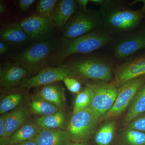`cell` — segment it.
Instances as JSON below:
<instances>
[{"label": "cell", "instance_id": "cell-1", "mask_svg": "<svg viewBox=\"0 0 145 145\" xmlns=\"http://www.w3.org/2000/svg\"><path fill=\"white\" fill-rule=\"evenodd\" d=\"M113 39L111 35L101 27L74 39L63 37L49 61L54 63H61L71 54L90 53L105 46Z\"/></svg>", "mask_w": 145, "mask_h": 145}, {"label": "cell", "instance_id": "cell-2", "mask_svg": "<svg viewBox=\"0 0 145 145\" xmlns=\"http://www.w3.org/2000/svg\"><path fill=\"white\" fill-rule=\"evenodd\" d=\"M99 11L103 25L109 34L131 32L140 25L144 18L139 10L129 9L109 0Z\"/></svg>", "mask_w": 145, "mask_h": 145}, {"label": "cell", "instance_id": "cell-3", "mask_svg": "<svg viewBox=\"0 0 145 145\" xmlns=\"http://www.w3.org/2000/svg\"><path fill=\"white\" fill-rule=\"evenodd\" d=\"M61 39L36 42L18 54V63L29 75H36L46 67L50 57L59 45Z\"/></svg>", "mask_w": 145, "mask_h": 145}, {"label": "cell", "instance_id": "cell-4", "mask_svg": "<svg viewBox=\"0 0 145 145\" xmlns=\"http://www.w3.org/2000/svg\"><path fill=\"white\" fill-rule=\"evenodd\" d=\"M72 77L111 82L114 76L110 63L98 58H88L66 64Z\"/></svg>", "mask_w": 145, "mask_h": 145}, {"label": "cell", "instance_id": "cell-5", "mask_svg": "<svg viewBox=\"0 0 145 145\" xmlns=\"http://www.w3.org/2000/svg\"><path fill=\"white\" fill-rule=\"evenodd\" d=\"M103 22L99 11L79 8L64 27L63 35L74 39L101 28Z\"/></svg>", "mask_w": 145, "mask_h": 145}, {"label": "cell", "instance_id": "cell-6", "mask_svg": "<svg viewBox=\"0 0 145 145\" xmlns=\"http://www.w3.org/2000/svg\"><path fill=\"white\" fill-rule=\"evenodd\" d=\"M86 86L93 90L94 96L90 108L100 122L105 114L111 108L116 101L117 88L112 82L92 81Z\"/></svg>", "mask_w": 145, "mask_h": 145}, {"label": "cell", "instance_id": "cell-7", "mask_svg": "<svg viewBox=\"0 0 145 145\" xmlns=\"http://www.w3.org/2000/svg\"><path fill=\"white\" fill-rule=\"evenodd\" d=\"M99 123L91 109H86L73 114L67 130L72 142L88 143Z\"/></svg>", "mask_w": 145, "mask_h": 145}, {"label": "cell", "instance_id": "cell-8", "mask_svg": "<svg viewBox=\"0 0 145 145\" xmlns=\"http://www.w3.org/2000/svg\"><path fill=\"white\" fill-rule=\"evenodd\" d=\"M145 83V75L133 78L122 84L117 88V98L114 105L99 122L119 117L123 113Z\"/></svg>", "mask_w": 145, "mask_h": 145}, {"label": "cell", "instance_id": "cell-9", "mask_svg": "<svg viewBox=\"0 0 145 145\" xmlns=\"http://www.w3.org/2000/svg\"><path fill=\"white\" fill-rule=\"evenodd\" d=\"M19 24L31 40L36 42L52 39L55 30V25L50 18L37 14L24 18Z\"/></svg>", "mask_w": 145, "mask_h": 145}, {"label": "cell", "instance_id": "cell-10", "mask_svg": "<svg viewBox=\"0 0 145 145\" xmlns=\"http://www.w3.org/2000/svg\"><path fill=\"white\" fill-rule=\"evenodd\" d=\"M69 77H72V74L66 64L58 67L47 66L36 75L24 79L19 86L22 89L27 90L63 81Z\"/></svg>", "mask_w": 145, "mask_h": 145}, {"label": "cell", "instance_id": "cell-11", "mask_svg": "<svg viewBox=\"0 0 145 145\" xmlns=\"http://www.w3.org/2000/svg\"><path fill=\"white\" fill-rule=\"evenodd\" d=\"M145 75V54L130 57L116 66L112 82L117 88L126 81Z\"/></svg>", "mask_w": 145, "mask_h": 145}, {"label": "cell", "instance_id": "cell-12", "mask_svg": "<svg viewBox=\"0 0 145 145\" xmlns=\"http://www.w3.org/2000/svg\"><path fill=\"white\" fill-rule=\"evenodd\" d=\"M144 48H145V29L129 34L119 40L114 45V54L118 59H123Z\"/></svg>", "mask_w": 145, "mask_h": 145}, {"label": "cell", "instance_id": "cell-13", "mask_svg": "<svg viewBox=\"0 0 145 145\" xmlns=\"http://www.w3.org/2000/svg\"><path fill=\"white\" fill-rule=\"evenodd\" d=\"M28 74L18 62L6 63L0 67V86L8 89L19 86Z\"/></svg>", "mask_w": 145, "mask_h": 145}, {"label": "cell", "instance_id": "cell-14", "mask_svg": "<svg viewBox=\"0 0 145 145\" xmlns=\"http://www.w3.org/2000/svg\"><path fill=\"white\" fill-rule=\"evenodd\" d=\"M79 7L77 1H58L50 19L58 28H64L71 18L78 11Z\"/></svg>", "mask_w": 145, "mask_h": 145}, {"label": "cell", "instance_id": "cell-15", "mask_svg": "<svg viewBox=\"0 0 145 145\" xmlns=\"http://www.w3.org/2000/svg\"><path fill=\"white\" fill-rule=\"evenodd\" d=\"M38 145H69L72 142L67 130L41 129L34 138Z\"/></svg>", "mask_w": 145, "mask_h": 145}, {"label": "cell", "instance_id": "cell-16", "mask_svg": "<svg viewBox=\"0 0 145 145\" xmlns=\"http://www.w3.org/2000/svg\"><path fill=\"white\" fill-rule=\"evenodd\" d=\"M30 113L29 107L23 106L5 114V137L9 138L15 131L25 124Z\"/></svg>", "mask_w": 145, "mask_h": 145}, {"label": "cell", "instance_id": "cell-17", "mask_svg": "<svg viewBox=\"0 0 145 145\" xmlns=\"http://www.w3.org/2000/svg\"><path fill=\"white\" fill-rule=\"evenodd\" d=\"M1 41L13 45L25 43L31 40L19 23L7 24L0 29Z\"/></svg>", "mask_w": 145, "mask_h": 145}, {"label": "cell", "instance_id": "cell-18", "mask_svg": "<svg viewBox=\"0 0 145 145\" xmlns=\"http://www.w3.org/2000/svg\"><path fill=\"white\" fill-rule=\"evenodd\" d=\"M56 83L42 87L37 95L54 104L63 111L66 107L65 88Z\"/></svg>", "mask_w": 145, "mask_h": 145}, {"label": "cell", "instance_id": "cell-19", "mask_svg": "<svg viewBox=\"0 0 145 145\" xmlns=\"http://www.w3.org/2000/svg\"><path fill=\"white\" fill-rule=\"evenodd\" d=\"M145 112V83L136 93L129 106L123 119L124 125H127L135 117Z\"/></svg>", "mask_w": 145, "mask_h": 145}, {"label": "cell", "instance_id": "cell-20", "mask_svg": "<svg viewBox=\"0 0 145 145\" xmlns=\"http://www.w3.org/2000/svg\"><path fill=\"white\" fill-rule=\"evenodd\" d=\"M41 129L34 122L25 123L9 137V143L15 145L32 140Z\"/></svg>", "mask_w": 145, "mask_h": 145}, {"label": "cell", "instance_id": "cell-21", "mask_svg": "<svg viewBox=\"0 0 145 145\" xmlns=\"http://www.w3.org/2000/svg\"><path fill=\"white\" fill-rule=\"evenodd\" d=\"M66 119L65 112L60 111L48 116L36 117L34 122L42 129H64Z\"/></svg>", "mask_w": 145, "mask_h": 145}, {"label": "cell", "instance_id": "cell-22", "mask_svg": "<svg viewBox=\"0 0 145 145\" xmlns=\"http://www.w3.org/2000/svg\"><path fill=\"white\" fill-rule=\"evenodd\" d=\"M29 108L31 113L41 116H48L61 111L54 104L37 95L31 99L29 104Z\"/></svg>", "mask_w": 145, "mask_h": 145}, {"label": "cell", "instance_id": "cell-23", "mask_svg": "<svg viewBox=\"0 0 145 145\" xmlns=\"http://www.w3.org/2000/svg\"><path fill=\"white\" fill-rule=\"evenodd\" d=\"M116 122L110 119L100 127L94 136V142L97 145H110L114 139Z\"/></svg>", "mask_w": 145, "mask_h": 145}, {"label": "cell", "instance_id": "cell-24", "mask_svg": "<svg viewBox=\"0 0 145 145\" xmlns=\"http://www.w3.org/2000/svg\"><path fill=\"white\" fill-rule=\"evenodd\" d=\"M21 91H13L6 95L0 103V114H5L17 108L24 99Z\"/></svg>", "mask_w": 145, "mask_h": 145}, {"label": "cell", "instance_id": "cell-25", "mask_svg": "<svg viewBox=\"0 0 145 145\" xmlns=\"http://www.w3.org/2000/svg\"><path fill=\"white\" fill-rule=\"evenodd\" d=\"M94 96L93 90L86 86L77 94L74 102L73 114L90 108Z\"/></svg>", "mask_w": 145, "mask_h": 145}, {"label": "cell", "instance_id": "cell-26", "mask_svg": "<svg viewBox=\"0 0 145 145\" xmlns=\"http://www.w3.org/2000/svg\"><path fill=\"white\" fill-rule=\"evenodd\" d=\"M121 145H145V133L128 128L122 133Z\"/></svg>", "mask_w": 145, "mask_h": 145}, {"label": "cell", "instance_id": "cell-27", "mask_svg": "<svg viewBox=\"0 0 145 145\" xmlns=\"http://www.w3.org/2000/svg\"><path fill=\"white\" fill-rule=\"evenodd\" d=\"M58 2L57 0L39 1L36 6V14L44 18H50Z\"/></svg>", "mask_w": 145, "mask_h": 145}, {"label": "cell", "instance_id": "cell-28", "mask_svg": "<svg viewBox=\"0 0 145 145\" xmlns=\"http://www.w3.org/2000/svg\"><path fill=\"white\" fill-rule=\"evenodd\" d=\"M127 125L128 128L145 133V112L135 117Z\"/></svg>", "mask_w": 145, "mask_h": 145}, {"label": "cell", "instance_id": "cell-29", "mask_svg": "<svg viewBox=\"0 0 145 145\" xmlns=\"http://www.w3.org/2000/svg\"><path fill=\"white\" fill-rule=\"evenodd\" d=\"M63 81L67 89L72 93L78 94L80 91L81 83L77 78L69 77L66 78Z\"/></svg>", "mask_w": 145, "mask_h": 145}, {"label": "cell", "instance_id": "cell-30", "mask_svg": "<svg viewBox=\"0 0 145 145\" xmlns=\"http://www.w3.org/2000/svg\"><path fill=\"white\" fill-rule=\"evenodd\" d=\"M36 1L35 0H19L18 3L21 10L22 11H25Z\"/></svg>", "mask_w": 145, "mask_h": 145}, {"label": "cell", "instance_id": "cell-31", "mask_svg": "<svg viewBox=\"0 0 145 145\" xmlns=\"http://www.w3.org/2000/svg\"><path fill=\"white\" fill-rule=\"evenodd\" d=\"M5 114L0 116V138L5 137Z\"/></svg>", "mask_w": 145, "mask_h": 145}, {"label": "cell", "instance_id": "cell-32", "mask_svg": "<svg viewBox=\"0 0 145 145\" xmlns=\"http://www.w3.org/2000/svg\"><path fill=\"white\" fill-rule=\"evenodd\" d=\"M8 50V46L7 44L2 41L0 42V54H5Z\"/></svg>", "mask_w": 145, "mask_h": 145}, {"label": "cell", "instance_id": "cell-33", "mask_svg": "<svg viewBox=\"0 0 145 145\" xmlns=\"http://www.w3.org/2000/svg\"><path fill=\"white\" fill-rule=\"evenodd\" d=\"M77 1L80 8L86 9L87 5L89 2V0H78Z\"/></svg>", "mask_w": 145, "mask_h": 145}, {"label": "cell", "instance_id": "cell-34", "mask_svg": "<svg viewBox=\"0 0 145 145\" xmlns=\"http://www.w3.org/2000/svg\"><path fill=\"white\" fill-rule=\"evenodd\" d=\"M139 2H142L143 3L142 7L140 10H139V11H140V13H142L143 15V14H145V0H136V1L133 2L132 3H130L129 6L133 5L135 3Z\"/></svg>", "mask_w": 145, "mask_h": 145}, {"label": "cell", "instance_id": "cell-35", "mask_svg": "<svg viewBox=\"0 0 145 145\" xmlns=\"http://www.w3.org/2000/svg\"><path fill=\"white\" fill-rule=\"evenodd\" d=\"M108 0H89V2H91L96 5L102 6L105 4Z\"/></svg>", "mask_w": 145, "mask_h": 145}, {"label": "cell", "instance_id": "cell-36", "mask_svg": "<svg viewBox=\"0 0 145 145\" xmlns=\"http://www.w3.org/2000/svg\"><path fill=\"white\" fill-rule=\"evenodd\" d=\"M13 145H38L36 144V142L34 140V139L32 140H28L26 142H24L20 143V144H16Z\"/></svg>", "mask_w": 145, "mask_h": 145}, {"label": "cell", "instance_id": "cell-37", "mask_svg": "<svg viewBox=\"0 0 145 145\" xmlns=\"http://www.w3.org/2000/svg\"><path fill=\"white\" fill-rule=\"evenodd\" d=\"M6 11V7L5 5L4 4L3 2L1 1L0 2V13L1 14H3L5 13Z\"/></svg>", "mask_w": 145, "mask_h": 145}, {"label": "cell", "instance_id": "cell-38", "mask_svg": "<svg viewBox=\"0 0 145 145\" xmlns=\"http://www.w3.org/2000/svg\"><path fill=\"white\" fill-rule=\"evenodd\" d=\"M69 145H89L88 143H77L71 142Z\"/></svg>", "mask_w": 145, "mask_h": 145}]
</instances>
